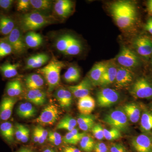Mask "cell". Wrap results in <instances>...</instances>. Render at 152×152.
Wrapping results in <instances>:
<instances>
[{"label": "cell", "mask_w": 152, "mask_h": 152, "mask_svg": "<svg viewBox=\"0 0 152 152\" xmlns=\"http://www.w3.org/2000/svg\"><path fill=\"white\" fill-rule=\"evenodd\" d=\"M110 10L118 27L129 32L135 25L137 11L134 3L130 1H118L112 3Z\"/></svg>", "instance_id": "cell-1"}, {"label": "cell", "mask_w": 152, "mask_h": 152, "mask_svg": "<svg viewBox=\"0 0 152 152\" xmlns=\"http://www.w3.org/2000/svg\"><path fill=\"white\" fill-rule=\"evenodd\" d=\"M64 66V63L53 56L46 66L38 70V72L45 77L49 92L53 91L59 85L60 73Z\"/></svg>", "instance_id": "cell-2"}, {"label": "cell", "mask_w": 152, "mask_h": 152, "mask_svg": "<svg viewBox=\"0 0 152 152\" xmlns=\"http://www.w3.org/2000/svg\"><path fill=\"white\" fill-rule=\"evenodd\" d=\"M53 22V18L39 12H32L23 15L20 21L22 31H31L39 29Z\"/></svg>", "instance_id": "cell-3"}, {"label": "cell", "mask_w": 152, "mask_h": 152, "mask_svg": "<svg viewBox=\"0 0 152 152\" xmlns=\"http://www.w3.org/2000/svg\"><path fill=\"white\" fill-rule=\"evenodd\" d=\"M104 121L112 128L125 132L129 128L128 119L123 110L116 109L105 115Z\"/></svg>", "instance_id": "cell-4"}, {"label": "cell", "mask_w": 152, "mask_h": 152, "mask_svg": "<svg viewBox=\"0 0 152 152\" xmlns=\"http://www.w3.org/2000/svg\"><path fill=\"white\" fill-rule=\"evenodd\" d=\"M12 48L13 52L18 55L24 53L27 50L24 37L22 30L18 27H15L12 32L4 38Z\"/></svg>", "instance_id": "cell-5"}, {"label": "cell", "mask_w": 152, "mask_h": 152, "mask_svg": "<svg viewBox=\"0 0 152 152\" xmlns=\"http://www.w3.org/2000/svg\"><path fill=\"white\" fill-rule=\"evenodd\" d=\"M97 102L101 107H110L118 102L120 98L119 94L115 90L110 88H104L97 94Z\"/></svg>", "instance_id": "cell-6"}, {"label": "cell", "mask_w": 152, "mask_h": 152, "mask_svg": "<svg viewBox=\"0 0 152 152\" xmlns=\"http://www.w3.org/2000/svg\"><path fill=\"white\" fill-rule=\"evenodd\" d=\"M130 93L134 97L147 99L152 97V84L147 79L140 78L131 87Z\"/></svg>", "instance_id": "cell-7"}, {"label": "cell", "mask_w": 152, "mask_h": 152, "mask_svg": "<svg viewBox=\"0 0 152 152\" xmlns=\"http://www.w3.org/2000/svg\"><path fill=\"white\" fill-rule=\"evenodd\" d=\"M59 115L60 111L58 107L53 104H50L44 108L34 121L42 126L52 125L56 121Z\"/></svg>", "instance_id": "cell-8"}, {"label": "cell", "mask_w": 152, "mask_h": 152, "mask_svg": "<svg viewBox=\"0 0 152 152\" xmlns=\"http://www.w3.org/2000/svg\"><path fill=\"white\" fill-rule=\"evenodd\" d=\"M117 63L121 66L128 69L137 66L139 59L137 55L127 47H123L116 57Z\"/></svg>", "instance_id": "cell-9"}, {"label": "cell", "mask_w": 152, "mask_h": 152, "mask_svg": "<svg viewBox=\"0 0 152 152\" xmlns=\"http://www.w3.org/2000/svg\"><path fill=\"white\" fill-rule=\"evenodd\" d=\"M133 46L137 53L148 58L152 55V39L146 36H139L133 42Z\"/></svg>", "instance_id": "cell-10"}, {"label": "cell", "mask_w": 152, "mask_h": 152, "mask_svg": "<svg viewBox=\"0 0 152 152\" xmlns=\"http://www.w3.org/2000/svg\"><path fill=\"white\" fill-rule=\"evenodd\" d=\"M133 79V74L130 69L118 66L114 83L117 88H121L130 84Z\"/></svg>", "instance_id": "cell-11"}, {"label": "cell", "mask_w": 152, "mask_h": 152, "mask_svg": "<svg viewBox=\"0 0 152 152\" xmlns=\"http://www.w3.org/2000/svg\"><path fill=\"white\" fill-rule=\"evenodd\" d=\"M132 145L136 152H152V141L149 136L141 134L133 138Z\"/></svg>", "instance_id": "cell-12"}, {"label": "cell", "mask_w": 152, "mask_h": 152, "mask_svg": "<svg viewBox=\"0 0 152 152\" xmlns=\"http://www.w3.org/2000/svg\"><path fill=\"white\" fill-rule=\"evenodd\" d=\"M73 2L70 0H58L53 6L55 14L58 17L66 19L70 15L74 10Z\"/></svg>", "instance_id": "cell-13"}, {"label": "cell", "mask_w": 152, "mask_h": 152, "mask_svg": "<svg viewBox=\"0 0 152 152\" xmlns=\"http://www.w3.org/2000/svg\"><path fill=\"white\" fill-rule=\"evenodd\" d=\"M93 85L88 77L85 78L80 83L68 87V90L76 98H81L89 95Z\"/></svg>", "instance_id": "cell-14"}, {"label": "cell", "mask_w": 152, "mask_h": 152, "mask_svg": "<svg viewBox=\"0 0 152 152\" xmlns=\"http://www.w3.org/2000/svg\"><path fill=\"white\" fill-rule=\"evenodd\" d=\"M16 98L9 96L4 97L0 103V120L7 121L10 118L15 104L17 102Z\"/></svg>", "instance_id": "cell-15"}, {"label": "cell", "mask_w": 152, "mask_h": 152, "mask_svg": "<svg viewBox=\"0 0 152 152\" xmlns=\"http://www.w3.org/2000/svg\"><path fill=\"white\" fill-rule=\"evenodd\" d=\"M118 66L113 61H107V68L99 85L102 86H109L115 83Z\"/></svg>", "instance_id": "cell-16"}, {"label": "cell", "mask_w": 152, "mask_h": 152, "mask_svg": "<svg viewBox=\"0 0 152 152\" xmlns=\"http://www.w3.org/2000/svg\"><path fill=\"white\" fill-rule=\"evenodd\" d=\"M107 62H101L95 64L88 73V78L93 86H98L104 73Z\"/></svg>", "instance_id": "cell-17"}, {"label": "cell", "mask_w": 152, "mask_h": 152, "mask_svg": "<svg viewBox=\"0 0 152 152\" xmlns=\"http://www.w3.org/2000/svg\"><path fill=\"white\" fill-rule=\"evenodd\" d=\"M78 39L70 34L61 35L56 39L55 47L58 51L64 55L67 50Z\"/></svg>", "instance_id": "cell-18"}, {"label": "cell", "mask_w": 152, "mask_h": 152, "mask_svg": "<svg viewBox=\"0 0 152 152\" xmlns=\"http://www.w3.org/2000/svg\"><path fill=\"white\" fill-rule=\"evenodd\" d=\"M49 59L48 55L45 53L33 55L27 60L25 69L27 70L40 68L45 64Z\"/></svg>", "instance_id": "cell-19"}, {"label": "cell", "mask_w": 152, "mask_h": 152, "mask_svg": "<svg viewBox=\"0 0 152 152\" xmlns=\"http://www.w3.org/2000/svg\"><path fill=\"white\" fill-rule=\"evenodd\" d=\"M26 97L31 103L37 106H42L46 102V94L42 89L28 90Z\"/></svg>", "instance_id": "cell-20"}, {"label": "cell", "mask_w": 152, "mask_h": 152, "mask_svg": "<svg viewBox=\"0 0 152 152\" xmlns=\"http://www.w3.org/2000/svg\"><path fill=\"white\" fill-rule=\"evenodd\" d=\"M55 96L62 108L68 109L71 107L72 102V96L69 90L60 88L56 91Z\"/></svg>", "instance_id": "cell-21"}, {"label": "cell", "mask_w": 152, "mask_h": 152, "mask_svg": "<svg viewBox=\"0 0 152 152\" xmlns=\"http://www.w3.org/2000/svg\"><path fill=\"white\" fill-rule=\"evenodd\" d=\"M96 103L94 98L89 95L79 99L78 109L82 115H89L95 108Z\"/></svg>", "instance_id": "cell-22"}, {"label": "cell", "mask_w": 152, "mask_h": 152, "mask_svg": "<svg viewBox=\"0 0 152 152\" xmlns=\"http://www.w3.org/2000/svg\"><path fill=\"white\" fill-rule=\"evenodd\" d=\"M25 83L28 90L42 89L45 85V80L39 74H31L26 77Z\"/></svg>", "instance_id": "cell-23"}, {"label": "cell", "mask_w": 152, "mask_h": 152, "mask_svg": "<svg viewBox=\"0 0 152 152\" xmlns=\"http://www.w3.org/2000/svg\"><path fill=\"white\" fill-rule=\"evenodd\" d=\"M123 110L131 122L136 123L139 121L141 117V111L137 104L134 103L126 104L123 107Z\"/></svg>", "instance_id": "cell-24"}, {"label": "cell", "mask_w": 152, "mask_h": 152, "mask_svg": "<svg viewBox=\"0 0 152 152\" xmlns=\"http://www.w3.org/2000/svg\"><path fill=\"white\" fill-rule=\"evenodd\" d=\"M16 113L17 115L21 118L30 119L35 116L37 110L31 103L25 102L19 105Z\"/></svg>", "instance_id": "cell-25"}, {"label": "cell", "mask_w": 152, "mask_h": 152, "mask_svg": "<svg viewBox=\"0 0 152 152\" xmlns=\"http://www.w3.org/2000/svg\"><path fill=\"white\" fill-rule=\"evenodd\" d=\"M0 133L3 138L9 144L13 142L15 136V128L10 122L7 121L3 122L1 124Z\"/></svg>", "instance_id": "cell-26"}, {"label": "cell", "mask_w": 152, "mask_h": 152, "mask_svg": "<svg viewBox=\"0 0 152 152\" xmlns=\"http://www.w3.org/2000/svg\"><path fill=\"white\" fill-rule=\"evenodd\" d=\"M24 40L27 47L31 48L40 46L43 42V38L40 34L34 31L28 32L25 36Z\"/></svg>", "instance_id": "cell-27"}, {"label": "cell", "mask_w": 152, "mask_h": 152, "mask_svg": "<svg viewBox=\"0 0 152 152\" xmlns=\"http://www.w3.org/2000/svg\"><path fill=\"white\" fill-rule=\"evenodd\" d=\"M77 123L79 128L84 132L91 130L95 124V117L92 115H79Z\"/></svg>", "instance_id": "cell-28"}, {"label": "cell", "mask_w": 152, "mask_h": 152, "mask_svg": "<svg viewBox=\"0 0 152 152\" xmlns=\"http://www.w3.org/2000/svg\"><path fill=\"white\" fill-rule=\"evenodd\" d=\"M13 20L10 17L2 15L0 17V33L4 35H8L15 28Z\"/></svg>", "instance_id": "cell-29"}, {"label": "cell", "mask_w": 152, "mask_h": 152, "mask_svg": "<svg viewBox=\"0 0 152 152\" xmlns=\"http://www.w3.org/2000/svg\"><path fill=\"white\" fill-rule=\"evenodd\" d=\"M23 86L21 82L19 80H15L8 83L6 92L8 96L15 98L22 94Z\"/></svg>", "instance_id": "cell-30"}, {"label": "cell", "mask_w": 152, "mask_h": 152, "mask_svg": "<svg viewBox=\"0 0 152 152\" xmlns=\"http://www.w3.org/2000/svg\"><path fill=\"white\" fill-rule=\"evenodd\" d=\"M86 134V132H79L77 129H74L71 132L67 133L65 136L63 138V142L67 144L77 145L80 142L82 138Z\"/></svg>", "instance_id": "cell-31"}, {"label": "cell", "mask_w": 152, "mask_h": 152, "mask_svg": "<svg viewBox=\"0 0 152 152\" xmlns=\"http://www.w3.org/2000/svg\"><path fill=\"white\" fill-rule=\"evenodd\" d=\"M19 66L20 64L18 63L12 64L10 62L5 63L0 65V72L5 77L10 78L18 75Z\"/></svg>", "instance_id": "cell-32"}, {"label": "cell", "mask_w": 152, "mask_h": 152, "mask_svg": "<svg viewBox=\"0 0 152 152\" xmlns=\"http://www.w3.org/2000/svg\"><path fill=\"white\" fill-rule=\"evenodd\" d=\"M77 124V120L69 115H67L58 123L56 129H65L69 132L75 129Z\"/></svg>", "instance_id": "cell-33"}, {"label": "cell", "mask_w": 152, "mask_h": 152, "mask_svg": "<svg viewBox=\"0 0 152 152\" xmlns=\"http://www.w3.org/2000/svg\"><path fill=\"white\" fill-rule=\"evenodd\" d=\"M80 76V72L78 68L76 66H71L65 73L64 78L66 83H75L79 81Z\"/></svg>", "instance_id": "cell-34"}, {"label": "cell", "mask_w": 152, "mask_h": 152, "mask_svg": "<svg viewBox=\"0 0 152 152\" xmlns=\"http://www.w3.org/2000/svg\"><path fill=\"white\" fill-rule=\"evenodd\" d=\"M31 6L36 10L49 12L53 7V1L50 0H30Z\"/></svg>", "instance_id": "cell-35"}, {"label": "cell", "mask_w": 152, "mask_h": 152, "mask_svg": "<svg viewBox=\"0 0 152 152\" xmlns=\"http://www.w3.org/2000/svg\"><path fill=\"white\" fill-rule=\"evenodd\" d=\"M141 128L143 131L148 132L152 130V113L145 111L141 117Z\"/></svg>", "instance_id": "cell-36"}, {"label": "cell", "mask_w": 152, "mask_h": 152, "mask_svg": "<svg viewBox=\"0 0 152 152\" xmlns=\"http://www.w3.org/2000/svg\"><path fill=\"white\" fill-rule=\"evenodd\" d=\"M95 143L94 139L89 135L86 134L80 142L81 149L85 152H92L94 151Z\"/></svg>", "instance_id": "cell-37"}, {"label": "cell", "mask_w": 152, "mask_h": 152, "mask_svg": "<svg viewBox=\"0 0 152 152\" xmlns=\"http://www.w3.org/2000/svg\"><path fill=\"white\" fill-rule=\"evenodd\" d=\"M104 137L109 141H113L121 137V132L115 128L111 129H104Z\"/></svg>", "instance_id": "cell-38"}, {"label": "cell", "mask_w": 152, "mask_h": 152, "mask_svg": "<svg viewBox=\"0 0 152 152\" xmlns=\"http://www.w3.org/2000/svg\"><path fill=\"white\" fill-rule=\"evenodd\" d=\"M13 52L12 48L10 44L3 39L0 41V58H3L10 55Z\"/></svg>", "instance_id": "cell-39"}, {"label": "cell", "mask_w": 152, "mask_h": 152, "mask_svg": "<svg viewBox=\"0 0 152 152\" xmlns=\"http://www.w3.org/2000/svg\"><path fill=\"white\" fill-rule=\"evenodd\" d=\"M48 139L50 142L56 146L60 145L63 142L61 135L57 132H49Z\"/></svg>", "instance_id": "cell-40"}, {"label": "cell", "mask_w": 152, "mask_h": 152, "mask_svg": "<svg viewBox=\"0 0 152 152\" xmlns=\"http://www.w3.org/2000/svg\"><path fill=\"white\" fill-rule=\"evenodd\" d=\"M15 136L17 140L21 142L23 136L28 128L21 124H16L15 126Z\"/></svg>", "instance_id": "cell-41"}, {"label": "cell", "mask_w": 152, "mask_h": 152, "mask_svg": "<svg viewBox=\"0 0 152 152\" xmlns=\"http://www.w3.org/2000/svg\"><path fill=\"white\" fill-rule=\"evenodd\" d=\"M94 137L98 140H102L104 138V129L100 124H95L91 129Z\"/></svg>", "instance_id": "cell-42"}, {"label": "cell", "mask_w": 152, "mask_h": 152, "mask_svg": "<svg viewBox=\"0 0 152 152\" xmlns=\"http://www.w3.org/2000/svg\"><path fill=\"white\" fill-rule=\"evenodd\" d=\"M36 128L39 134V141L38 143L39 144L44 143L48 139L49 133L48 132L47 130L44 129L40 125L37 126Z\"/></svg>", "instance_id": "cell-43"}, {"label": "cell", "mask_w": 152, "mask_h": 152, "mask_svg": "<svg viewBox=\"0 0 152 152\" xmlns=\"http://www.w3.org/2000/svg\"><path fill=\"white\" fill-rule=\"evenodd\" d=\"M31 2L29 0H20L17 4V10L21 12H26L29 9Z\"/></svg>", "instance_id": "cell-44"}, {"label": "cell", "mask_w": 152, "mask_h": 152, "mask_svg": "<svg viewBox=\"0 0 152 152\" xmlns=\"http://www.w3.org/2000/svg\"><path fill=\"white\" fill-rule=\"evenodd\" d=\"M110 152H128L126 147L121 143L112 144L110 147Z\"/></svg>", "instance_id": "cell-45"}, {"label": "cell", "mask_w": 152, "mask_h": 152, "mask_svg": "<svg viewBox=\"0 0 152 152\" xmlns=\"http://www.w3.org/2000/svg\"><path fill=\"white\" fill-rule=\"evenodd\" d=\"M94 151V152H108L107 147L106 144L102 142H98L95 143Z\"/></svg>", "instance_id": "cell-46"}, {"label": "cell", "mask_w": 152, "mask_h": 152, "mask_svg": "<svg viewBox=\"0 0 152 152\" xmlns=\"http://www.w3.org/2000/svg\"><path fill=\"white\" fill-rule=\"evenodd\" d=\"M13 0H0V8L5 10H9L13 4Z\"/></svg>", "instance_id": "cell-47"}, {"label": "cell", "mask_w": 152, "mask_h": 152, "mask_svg": "<svg viewBox=\"0 0 152 152\" xmlns=\"http://www.w3.org/2000/svg\"><path fill=\"white\" fill-rule=\"evenodd\" d=\"M61 152H81L79 149L72 146H68L64 147L62 150Z\"/></svg>", "instance_id": "cell-48"}, {"label": "cell", "mask_w": 152, "mask_h": 152, "mask_svg": "<svg viewBox=\"0 0 152 152\" xmlns=\"http://www.w3.org/2000/svg\"><path fill=\"white\" fill-rule=\"evenodd\" d=\"M145 29L152 35V18H150L148 19L145 25Z\"/></svg>", "instance_id": "cell-49"}, {"label": "cell", "mask_w": 152, "mask_h": 152, "mask_svg": "<svg viewBox=\"0 0 152 152\" xmlns=\"http://www.w3.org/2000/svg\"><path fill=\"white\" fill-rule=\"evenodd\" d=\"M32 139L33 141L35 143L39 142V136L38 131L36 129V127L34 128L32 133Z\"/></svg>", "instance_id": "cell-50"}, {"label": "cell", "mask_w": 152, "mask_h": 152, "mask_svg": "<svg viewBox=\"0 0 152 152\" xmlns=\"http://www.w3.org/2000/svg\"><path fill=\"white\" fill-rule=\"evenodd\" d=\"M147 8H148V12L152 15V0H151L148 2Z\"/></svg>", "instance_id": "cell-51"}, {"label": "cell", "mask_w": 152, "mask_h": 152, "mask_svg": "<svg viewBox=\"0 0 152 152\" xmlns=\"http://www.w3.org/2000/svg\"><path fill=\"white\" fill-rule=\"evenodd\" d=\"M16 152H34L32 150L27 148H23L20 149Z\"/></svg>", "instance_id": "cell-52"}, {"label": "cell", "mask_w": 152, "mask_h": 152, "mask_svg": "<svg viewBox=\"0 0 152 152\" xmlns=\"http://www.w3.org/2000/svg\"><path fill=\"white\" fill-rule=\"evenodd\" d=\"M43 152H56L54 150L51 148H47L45 149L44 150Z\"/></svg>", "instance_id": "cell-53"}, {"label": "cell", "mask_w": 152, "mask_h": 152, "mask_svg": "<svg viewBox=\"0 0 152 152\" xmlns=\"http://www.w3.org/2000/svg\"><path fill=\"white\" fill-rule=\"evenodd\" d=\"M151 110L152 111V104L151 105Z\"/></svg>", "instance_id": "cell-54"}, {"label": "cell", "mask_w": 152, "mask_h": 152, "mask_svg": "<svg viewBox=\"0 0 152 152\" xmlns=\"http://www.w3.org/2000/svg\"></svg>", "instance_id": "cell-55"}, {"label": "cell", "mask_w": 152, "mask_h": 152, "mask_svg": "<svg viewBox=\"0 0 152 152\" xmlns=\"http://www.w3.org/2000/svg\"></svg>", "instance_id": "cell-56"}]
</instances>
